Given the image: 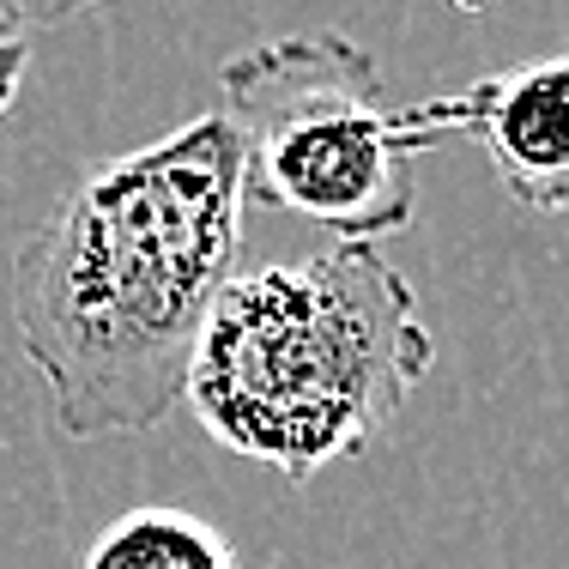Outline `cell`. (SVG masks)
<instances>
[{
  "label": "cell",
  "instance_id": "1",
  "mask_svg": "<svg viewBox=\"0 0 569 569\" xmlns=\"http://www.w3.org/2000/svg\"><path fill=\"white\" fill-rule=\"evenodd\" d=\"M242 176L207 110L79 176L12 249V328L67 437H140L182 406L237 273Z\"/></svg>",
  "mask_w": 569,
  "mask_h": 569
},
{
  "label": "cell",
  "instance_id": "2",
  "mask_svg": "<svg viewBox=\"0 0 569 569\" xmlns=\"http://www.w3.org/2000/svg\"><path fill=\"white\" fill-rule=\"evenodd\" d=\"M437 363L412 279L376 242L230 273L194 340L182 406L230 455L309 485L363 455Z\"/></svg>",
  "mask_w": 569,
  "mask_h": 569
},
{
  "label": "cell",
  "instance_id": "3",
  "mask_svg": "<svg viewBox=\"0 0 569 569\" xmlns=\"http://www.w3.org/2000/svg\"><path fill=\"white\" fill-rule=\"evenodd\" d=\"M242 207L291 212L340 242L412 224V158L437 146L425 103H388L382 67L346 31L267 37L219 67Z\"/></svg>",
  "mask_w": 569,
  "mask_h": 569
},
{
  "label": "cell",
  "instance_id": "4",
  "mask_svg": "<svg viewBox=\"0 0 569 569\" xmlns=\"http://www.w3.org/2000/svg\"><path fill=\"white\" fill-rule=\"evenodd\" d=\"M425 121L437 140L472 133L497 182L527 212H569V56L485 73L449 98H425Z\"/></svg>",
  "mask_w": 569,
  "mask_h": 569
},
{
  "label": "cell",
  "instance_id": "5",
  "mask_svg": "<svg viewBox=\"0 0 569 569\" xmlns=\"http://www.w3.org/2000/svg\"><path fill=\"white\" fill-rule=\"evenodd\" d=\"M86 569H237V546L194 509L146 503L91 539Z\"/></svg>",
  "mask_w": 569,
  "mask_h": 569
},
{
  "label": "cell",
  "instance_id": "6",
  "mask_svg": "<svg viewBox=\"0 0 569 569\" xmlns=\"http://www.w3.org/2000/svg\"><path fill=\"white\" fill-rule=\"evenodd\" d=\"M86 7H98V0H0V37L31 43V31L67 24L73 12H86Z\"/></svg>",
  "mask_w": 569,
  "mask_h": 569
},
{
  "label": "cell",
  "instance_id": "7",
  "mask_svg": "<svg viewBox=\"0 0 569 569\" xmlns=\"http://www.w3.org/2000/svg\"><path fill=\"white\" fill-rule=\"evenodd\" d=\"M24 73H31V43H12V37H0V116L19 103Z\"/></svg>",
  "mask_w": 569,
  "mask_h": 569
},
{
  "label": "cell",
  "instance_id": "8",
  "mask_svg": "<svg viewBox=\"0 0 569 569\" xmlns=\"http://www.w3.org/2000/svg\"><path fill=\"white\" fill-rule=\"evenodd\" d=\"M455 7H467V12H479V7H485V0H455Z\"/></svg>",
  "mask_w": 569,
  "mask_h": 569
}]
</instances>
